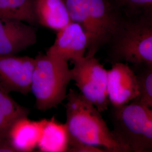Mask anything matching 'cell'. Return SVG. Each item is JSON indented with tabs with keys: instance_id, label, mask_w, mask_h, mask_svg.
I'll return each instance as SVG.
<instances>
[{
	"instance_id": "1",
	"label": "cell",
	"mask_w": 152,
	"mask_h": 152,
	"mask_svg": "<svg viewBox=\"0 0 152 152\" xmlns=\"http://www.w3.org/2000/svg\"><path fill=\"white\" fill-rule=\"evenodd\" d=\"M66 122L70 138L107 152H130L114 136L101 113L80 92L71 88L66 95Z\"/></svg>"
},
{
	"instance_id": "2",
	"label": "cell",
	"mask_w": 152,
	"mask_h": 152,
	"mask_svg": "<svg viewBox=\"0 0 152 152\" xmlns=\"http://www.w3.org/2000/svg\"><path fill=\"white\" fill-rule=\"evenodd\" d=\"M105 47L111 64H152V12L121 17Z\"/></svg>"
},
{
	"instance_id": "3",
	"label": "cell",
	"mask_w": 152,
	"mask_h": 152,
	"mask_svg": "<svg viewBox=\"0 0 152 152\" xmlns=\"http://www.w3.org/2000/svg\"><path fill=\"white\" fill-rule=\"evenodd\" d=\"M71 20L78 23L87 38L86 56H95L108 44L121 19L110 0H64Z\"/></svg>"
},
{
	"instance_id": "4",
	"label": "cell",
	"mask_w": 152,
	"mask_h": 152,
	"mask_svg": "<svg viewBox=\"0 0 152 152\" xmlns=\"http://www.w3.org/2000/svg\"><path fill=\"white\" fill-rule=\"evenodd\" d=\"M71 81L68 62L46 54L36 56L31 84L36 108L42 112L56 108L66 99Z\"/></svg>"
},
{
	"instance_id": "5",
	"label": "cell",
	"mask_w": 152,
	"mask_h": 152,
	"mask_svg": "<svg viewBox=\"0 0 152 152\" xmlns=\"http://www.w3.org/2000/svg\"><path fill=\"white\" fill-rule=\"evenodd\" d=\"M112 132L130 152H152V108L136 99L112 108Z\"/></svg>"
},
{
	"instance_id": "6",
	"label": "cell",
	"mask_w": 152,
	"mask_h": 152,
	"mask_svg": "<svg viewBox=\"0 0 152 152\" xmlns=\"http://www.w3.org/2000/svg\"><path fill=\"white\" fill-rule=\"evenodd\" d=\"M73 64L72 81L75 82L82 95L100 112L107 110L110 105L107 92L108 70L95 56L85 55Z\"/></svg>"
},
{
	"instance_id": "7",
	"label": "cell",
	"mask_w": 152,
	"mask_h": 152,
	"mask_svg": "<svg viewBox=\"0 0 152 152\" xmlns=\"http://www.w3.org/2000/svg\"><path fill=\"white\" fill-rule=\"evenodd\" d=\"M107 92L110 105L117 108L138 99L140 95L139 78L129 64L117 61L108 70Z\"/></svg>"
},
{
	"instance_id": "8",
	"label": "cell",
	"mask_w": 152,
	"mask_h": 152,
	"mask_svg": "<svg viewBox=\"0 0 152 152\" xmlns=\"http://www.w3.org/2000/svg\"><path fill=\"white\" fill-rule=\"evenodd\" d=\"M34 58L16 55H0V83L10 92L27 95L31 84Z\"/></svg>"
},
{
	"instance_id": "9",
	"label": "cell",
	"mask_w": 152,
	"mask_h": 152,
	"mask_svg": "<svg viewBox=\"0 0 152 152\" xmlns=\"http://www.w3.org/2000/svg\"><path fill=\"white\" fill-rule=\"evenodd\" d=\"M87 48V36L83 29L78 23L71 21L58 31L54 44L46 54L73 63L86 55Z\"/></svg>"
},
{
	"instance_id": "10",
	"label": "cell",
	"mask_w": 152,
	"mask_h": 152,
	"mask_svg": "<svg viewBox=\"0 0 152 152\" xmlns=\"http://www.w3.org/2000/svg\"><path fill=\"white\" fill-rule=\"evenodd\" d=\"M36 29L20 20L0 18V55H17L36 43Z\"/></svg>"
},
{
	"instance_id": "11",
	"label": "cell",
	"mask_w": 152,
	"mask_h": 152,
	"mask_svg": "<svg viewBox=\"0 0 152 152\" xmlns=\"http://www.w3.org/2000/svg\"><path fill=\"white\" fill-rule=\"evenodd\" d=\"M44 119L32 121L28 117L16 121L11 126L7 140L15 152L33 151L38 145Z\"/></svg>"
},
{
	"instance_id": "12",
	"label": "cell",
	"mask_w": 152,
	"mask_h": 152,
	"mask_svg": "<svg viewBox=\"0 0 152 152\" xmlns=\"http://www.w3.org/2000/svg\"><path fill=\"white\" fill-rule=\"evenodd\" d=\"M34 12L37 23L57 32L72 21L64 0H36Z\"/></svg>"
},
{
	"instance_id": "13",
	"label": "cell",
	"mask_w": 152,
	"mask_h": 152,
	"mask_svg": "<svg viewBox=\"0 0 152 152\" xmlns=\"http://www.w3.org/2000/svg\"><path fill=\"white\" fill-rule=\"evenodd\" d=\"M70 135L65 124H61L54 117L44 119V123L37 147L43 152H68Z\"/></svg>"
},
{
	"instance_id": "14",
	"label": "cell",
	"mask_w": 152,
	"mask_h": 152,
	"mask_svg": "<svg viewBox=\"0 0 152 152\" xmlns=\"http://www.w3.org/2000/svg\"><path fill=\"white\" fill-rule=\"evenodd\" d=\"M10 91L0 83V140L7 139L9 131L19 119L28 117L30 110L18 103Z\"/></svg>"
},
{
	"instance_id": "15",
	"label": "cell",
	"mask_w": 152,
	"mask_h": 152,
	"mask_svg": "<svg viewBox=\"0 0 152 152\" xmlns=\"http://www.w3.org/2000/svg\"><path fill=\"white\" fill-rule=\"evenodd\" d=\"M36 0H0V18L14 19L32 25L37 23Z\"/></svg>"
},
{
	"instance_id": "16",
	"label": "cell",
	"mask_w": 152,
	"mask_h": 152,
	"mask_svg": "<svg viewBox=\"0 0 152 152\" xmlns=\"http://www.w3.org/2000/svg\"><path fill=\"white\" fill-rule=\"evenodd\" d=\"M121 17L152 12V0H110Z\"/></svg>"
},
{
	"instance_id": "17",
	"label": "cell",
	"mask_w": 152,
	"mask_h": 152,
	"mask_svg": "<svg viewBox=\"0 0 152 152\" xmlns=\"http://www.w3.org/2000/svg\"><path fill=\"white\" fill-rule=\"evenodd\" d=\"M133 65L139 69L137 72L135 71L140 86V95L138 99L152 108V64Z\"/></svg>"
},
{
	"instance_id": "18",
	"label": "cell",
	"mask_w": 152,
	"mask_h": 152,
	"mask_svg": "<svg viewBox=\"0 0 152 152\" xmlns=\"http://www.w3.org/2000/svg\"><path fill=\"white\" fill-rule=\"evenodd\" d=\"M68 152H103L107 151L99 147L87 145L70 138Z\"/></svg>"
},
{
	"instance_id": "19",
	"label": "cell",
	"mask_w": 152,
	"mask_h": 152,
	"mask_svg": "<svg viewBox=\"0 0 152 152\" xmlns=\"http://www.w3.org/2000/svg\"><path fill=\"white\" fill-rule=\"evenodd\" d=\"M15 152L7 139L0 140V152Z\"/></svg>"
}]
</instances>
